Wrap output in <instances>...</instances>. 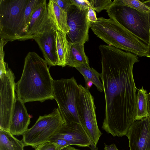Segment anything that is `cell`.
<instances>
[{
	"label": "cell",
	"mask_w": 150,
	"mask_h": 150,
	"mask_svg": "<svg viewBox=\"0 0 150 150\" xmlns=\"http://www.w3.org/2000/svg\"><path fill=\"white\" fill-rule=\"evenodd\" d=\"M149 13V41L148 44V50L147 52V54L146 57L150 58V13Z\"/></svg>",
	"instance_id": "4dcf8cb0"
},
{
	"label": "cell",
	"mask_w": 150,
	"mask_h": 150,
	"mask_svg": "<svg viewBox=\"0 0 150 150\" xmlns=\"http://www.w3.org/2000/svg\"><path fill=\"white\" fill-rule=\"evenodd\" d=\"M79 94L76 107L80 124L88 136L92 150H97L96 146L102 133L98 127L94 97L89 90L79 84Z\"/></svg>",
	"instance_id": "52a82bcc"
},
{
	"label": "cell",
	"mask_w": 150,
	"mask_h": 150,
	"mask_svg": "<svg viewBox=\"0 0 150 150\" xmlns=\"http://www.w3.org/2000/svg\"><path fill=\"white\" fill-rule=\"evenodd\" d=\"M56 45L59 62V66L64 67L66 65L69 47V42L66 34L56 31Z\"/></svg>",
	"instance_id": "ac0fdd59"
},
{
	"label": "cell",
	"mask_w": 150,
	"mask_h": 150,
	"mask_svg": "<svg viewBox=\"0 0 150 150\" xmlns=\"http://www.w3.org/2000/svg\"><path fill=\"white\" fill-rule=\"evenodd\" d=\"M87 18L90 22H96L97 21L96 12L92 8L88 9Z\"/></svg>",
	"instance_id": "83f0119b"
},
{
	"label": "cell",
	"mask_w": 150,
	"mask_h": 150,
	"mask_svg": "<svg viewBox=\"0 0 150 150\" xmlns=\"http://www.w3.org/2000/svg\"><path fill=\"white\" fill-rule=\"evenodd\" d=\"M130 150H150V118L134 121L127 132Z\"/></svg>",
	"instance_id": "7c38bea8"
},
{
	"label": "cell",
	"mask_w": 150,
	"mask_h": 150,
	"mask_svg": "<svg viewBox=\"0 0 150 150\" xmlns=\"http://www.w3.org/2000/svg\"><path fill=\"white\" fill-rule=\"evenodd\" d=\"M53 83L54 98L64 124H80L76 107L79 88L76 80L73 76L69 79L53 80Z\"/></svg>",
	"instance_id": "8992f818"
},
{
	"label": "cell",
	"mask_w": 150,
	"mask_h": 150,
	"mask_svg": "<svg viewBox=\"0 0 150 150\" xmlns=\"http://www.w3.org/2000/svg\"><path fill=\"white\" fill-rule=\"evenodd\" d=\"M104 150H119L115 144H112L110 145H105Z\"/></svg>",
	"instance_id": "f1b7e54d"
},
{
	"label": "cell",
	"mask_w": 150,
	"mask_h": 150,
	"mask_svg": "<svg viewBox=\"0 0 150 150\" xmlns=\"http://www.w3.org/2000/svg\"><path fill=\"white\" fill-rule=\"evenodd\" d=\"M146 6L150 8V0L144 1L142 2Z\"/></svg>",
	"instance_id": "836d02e7"
},
{
	"label": "cell",
	"mask_w": 150,
	"mask_h": 150,
	"mask_svg": "<svg viewBox=\"0 0 150 150\" xmlns=\"http://www.w3.org/2000/svg\"><path fill=\"white\" fill-rule=\"evenodd\" d=\"M66 65L75 68L85 65H89L88 58L85 52L84 45L69 42Z\"/></svg>",
	"instance_id": "e0dca14e"
},
{
	"label": "cell",
	"mask_w": 150,
	"mask_h": 150,
	"mask_svg": "<svg viewBox=\"0 0 150 150\" xmlns=\"http://www.w3.org/2000/svg\"><path fill=\"white\" fill-rule=\"evenodd\" d=\"M64 124L58 108L50 113L40 116L35 124L23 134L22 140L25 146L35 148L48 142L49 139Z\"/></svg>",
	"instance_id": "ba28073f"
},
{
	"label": "cell",
	"mask_w": 150,
	"mask_h": 150,
	"mask_svg": "<svg viewBox=\"0 0 150 150\" xmlns=\"http://www.w3.org/2000/svg\"><path fill=\"white\" fill-rule=\"evenodd\" d=\"M137 91L136 110L134 121L148 117L146 99V91L142 86L141 88L137 89Z\"/></svg>",
	"instance_id": "44dd1931"
},
{
	"label": "cell",
	"mask_w": 150,
	"mask_h": 150,
	"mask_svg": "<svg viewBox=\"0 0 150 150\" xmlns=\"http://www.w3.org/2000/svg\"><path fill=\"white\" fill-rule=\"evenodd\" d=\"M62 139L69 142L71 145L80 147H90V139L81 125L72 122L64 124L49 139L52 142Z\"/></svg>",
	"instance_id": "4fadbf2b"
},
{
	"label": "cell",
	"mask_w": 150,
	"mask_h": 150,
	"mask_svg": "<svg viewBox=\"0 0 150 150\" xmlns=\"http://www.w3.org/2000/svg\"><path fill=\"white\" fill-rule=\"evenodd\" d=\"M91 22L90 28L98 38L108 45L139 57H146L148 45L113 18H97Z\"/></svg>",
	"instance_id": "277c9868"
},
{
	"label": "cell",
	"mask_w": 150,
	"mask_h": 150,
	"mask_svg": "<svg viewBox=\"0 0 150 150\" xmlns=\"http://www.w3.org/2000/svg\"><path fill=\"white\" fill-rule=\"evenodd\" d=\"M47 8L48 17L57 31L68 34L70 29L67 23V13L61 9L54 0L49 1Z\"/></svg>",
	"instance_id": "2e32d148"
},
{
	"label": "cell",
	"mask_w": 150,
	"mask_h": 150,
	"mask_svg": "<svg viewBox=\"0 0 150 150\" xmlns=\"http://www.w3.org/2000/svg\"><path fill=\"white\" fill-rule=\"evenodd\" d=\"M85 88L88 90H89L92 86L93 83L91 81L85 80Z\"/></svg>",
	"instance_id": "1f68e13d"
},
{
	"label": "cell",
	"mask_w": 150,
	"mask_h": 150,
	"mask_svg": "<svg viewBox=\"0 0 150 150\" xmlns=\"http://www.w3.org/2000/svg\"><path fill=\"white\" fill-rule=\"evenodd\" d=\"M58 6L67 13L72 5L71 0H54Z\"/></svg>",
	"instance_id": "484cf974"
},
{
	"label": "cell",
	"mask_w": 150,
	"mask_h": 150,
	"mask_svg": "<svg viewBox=\"0 0 150 150\" xmlns=\"http://www.w3.org/2000/svg\"><path fill=\"white\" fill-rule=\"evenodd\" d=\"M22 140L15 137L9 132L0 129V150H24Z\"/></svg>",
	"instance_id": "d6986e66"
},
{
	"label": "cell",
	"mask_w": 150,
	"mask_h": 150,
	"mask_svg": "<svg viewBox=\"0 0 150 150\" xmlns=\"http://www.w3.org/2000/svg\"><path fill=\"white\" fill-rule=\"evenodd\" d=\"M122 3L126 6L137 11L147 13H150V8L139 0H121Z\"/></svg>",
	"instance_id": "7402d4cb"
},
{
	"label": "cell",
	"mask_w": 150,
	"mask_h": 150,
	"mask_svg": "<svg viewBox=\"0 0 150 150\" xmlns=\"http://www.w3.org/2000/svg\"><path fill=\"white\" fill-rule=\"evenodd\" d=\"M50 142L54 144L59 150H61L67 146L71 145L68 141L62 139H58Z\"/></svg>",
	"instance_id": "4316f807"
},
{
	"label": "cell",
	"mask_w": 150,
	"mask_h": 150,
	"mask_svg": "<svg viewBox=\"0 0 150 150\" xmlns=\"http://www.w3.org/2000/svg\"><path fill=\"white\" fill-rule=\"evenodd\" d=\"M104 91L105 116L102 128L113 136H126L136 113L137 89L134 79L137 56L112 46H99Z\"/></svg>",
	"instance_id": "6da1fadb"
},
{
	"label": "cell",
	"mask_w": 150,
	"mask_h": 150,
	"mask_svg": "<svg viewBox=\"0 0 150 150\" xmlns=\"http://www.w3.org/2000/svg\"><path fill=\"white\" fill-rule=\"evenodd\" d=\"M83 76L85 80L91 81L100 92L103 91L102 83L100 79V74L89 65H83L75 68Z\"/></svg>",
	"instance_id": "ffe728a7"
},
{
	"label": "cell",
	"mask_w": 150,
	"mask_h": 150,
	"mask_svg": "<svg viewBox=\"0 0 150 150\" xmlns=\"http://www.w3.org/2000/svg\"><path fill=\"white\" fill-rule=\"evenodd\" d=\"M55 32L40 34L33 39L38 44L45 61L50 66H59L56 45Z\"/></svg>",
	"instance_id": "9a60e30c"
},
{
	"label": "cell",
	"mask_w": 150,
	"mask_h": 150,
	"mask_svg": "<svg viewBox=\"0 0 150 150\" xmlns=\"http://www.w3.org/2000/svg\"><path fill=\"white\" fill-rule=\"evenodd\" d=\"M88 10H81L72 5L67 12V23L70 30L66 35L69 42L84 45L88 41L91 22L87 18Z\"/></svg>",
	"instance_id": "30bf717a"
},
{
	"label": "cell",
	"mask_w": 150,
	"mask_h": 150,
	"mask_svg": "<svg viewBox=\"0 0 150 150\" xmlns=\"http://www.w3.org/2000/svg\"><path fill=\"white\" fill-rule=\"evenodd\" d=\"M47 5L46 0H41L34 9L27 30L28 40L33 39L40 34L57 31L48 17Z\"/></svg>",
	"instance_id": "8fae6325"
},
{
	"label": "cell",
	"mask_w": 150,
	"mask_h": 150,
	"mask_svg": "<svg viewBox=\"0 0 150 150\" xmlns=\"http://www.w3.org/2000/svg\"><path fill=\"white\" fill-rule=\"evenodd\" d=\"M146 99L147 104L148 117L150 118V92L146 95Z\"/></svg>",
	"instance_id": "f546056e"
},
{
	"label": "cell",
	"mask_w": 150,
	"mask_h": 150,
	"mask_svg": "<svg viewBox=\"0 0 150 150\" xmlns=\"http://www.w3.org/2000/svg\"><path fill=\"white\" fill-rule=\"evenodd\" d=\"M15 78L8 66L6 72L0 75V129L8 132L16 98Z\"/></svg>",
	"instance_id": "9c48e42d"
},
{
	"label": "cell",
	"mask_w": 150,
	"mask_h": 150,
	"mask_svg": "<svg viewBox=\"0 0 150 150\" xmlns=\"http://www.w3.org/2000/svg\"><path fill=\"white\" fill-rule=\"evenodd\" d=\"M72 5L76 6L81 10H85L92 8L89 0H71Z\"/></svg>",
	"instance_id": "cb8c5ba5"
},
{
	"label": "cell",
	"mask_w": 150,
	"mask_h": 150,
	"mask_svg": "<svg viewBox=\"0 0 150 150\" xmlns=\"http://www.w3.org/2000/svg\"><path fill=\"white\" fill-rule=\"evenodd\" d=\"M41 0H0V38L7 41L28 40L31 15Z\"/></svg>",
	"instance_id": "3957f363"
},
{
	"label": "cell",
	"mask_w": 150,
	"mask_h": 150,
	"mask_svg": "<svg viewBox=\"0 0 150 150\" xmlns=\"http://www.w3.org/2000/svg\"><path fill=\"white\" fill-rule=\"evenodd\" d=\"M61 150H80L79 149H76L74 147L71 146H67Z\"/></svg>",
	"instance_id": "d6a6232c"
},
{
	"label": "cell",
	"mask_w": 150,
	"mask_h": 150,
	"mask_svg": "<svg viewBox=\"0 0 150 150\" xmlns=\"http://www.w3.org/2000/svg\"><path fill=\"white\" fill-rule=\"evenodd\" d=\"M47 64L35 52L26 56L21 77L15 86L18 97L24 103L54 99L53 80Z\"/></svg>",
	"instance_id": "7a4b0ae2"
},
{
	"label": "cell",
	"mask_w": 150,
	"mask_h": 150,
	"mask_svg": "<svg viewBox=\"0 0 150 150\" xmlns=\"http://www.w3.org/2000/svg\"><path fill=\"white\" fill-rule=\"evenodd\" d=\"M92 8L98 13L107 10L112 4L111 0H89Z\"/></svg>",
	"instance_id": "603a6c76"
},
{
	"label": "cell",
	"mask_w": 150,
	"mask_h": 150,
	"mask_svg": "<svg viewBox=\"0 0 150 150\" xmlns=\"http://www.w3.org/2000/svg\"><path fill=\"white\" fill-rule=\"evenodd\" d=\"M24 103L20 98H16L9 131L13 136L23 135L28 129L31 117Z\"/></svg>",
	"instance_id": "5bb4252c"
},
{
	"label": "cell",
	"mask_w": 150,
	"mask_h": 150,
	"mask_svg": "<svg viewBox=\"0 0 150 150\" xmlns=\"http://www.w3.org/2000/svg\"><path fill=\"white\" fill-rule=\"evenodd\" d=\"M35 150H59L57 146L50 142L42 144L35 148Z\"/></svg>",
	"instance_id": "d4e9b609"
},
{
	"label": "cell",
	"mask_w": 150,
	"mask_h": 150,
	"mask_svg": "<svg viewBox=\"0 0 150 150\" xmlns=\"http://www.w3.org/2000/svg\"><path fill=\"white\" fill-rule=\"evenodd\" d=\"M106 11L109 17L135 35L148 45L149 41V13L141 12L115 0Z\"/></svg>",
	"instance_id": "5b68a950"
}]
</instances>
